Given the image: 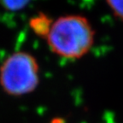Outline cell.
<instances>
[{"label": "cell", "instance_id": "1", "mask_svg": "<svg viewBox=\"0 0 123 123\" xmlns=\"http://www.w3.org/2000/svg\"><path fill=\"white\" fill-rule=\"evenodd\" d=\"M45 40L50 50L56 56L66 59H80L92 48L95 31L83 15H62L53 21Z\"/></svg>", "mask_w": 123, "mask_h": 123}, {"label": "cell", "instance_id": "2", "mask_svg": "<svg viewBox=\"0 0 123 123\" xmlns=\"http://www.w3.org/2000/svg\"><path fill=\"white\" fill-rule=\"evenodd\" d=\"M39 84V65L33 54L16 51L0 66V86L6 94L21 97L32 93Z\"/></svg>", "mask_w": 123, "mask_h": 123}, {"label": "cell", "instance_id": "3", "mask_svg": "<svg viewBox=\"0 0 123 123\" xmlns=\"http://www.w3.org/2000/svg\"><path fill=\"white\" fill-rule=\"evenodd\" d=\"M53 21L49 15L40 12L31 18L29 21V27L35 35L45 39L50 33Z\"/></svg>", "mask_w": 123, "mask_h": 123}, {"label": "cell", "instance_id": "4", "mask_svg": "<svg viewBox=\"0 0 123 123\" xmlns=\"http://www.w3.org/2000/svg\"><path fill=\"white\" fill-rule=\"evenodd\" d=\"M31 0H0V4L9 11H19L23 10Z\"/></svg>", "mask_w": 123, "mask_h": 123}, {"label": "cell", "instance_id": "5", "mask_svg": "<svg viewBox=\"0 0 123 123\" xmlns=\"http://www.w3.org/2000/svg\"><path fill=\"white\" fill-rule=\"evenodd\" d=\"M106 3L115 17L123 21V0H106Z\"/></svg>", "mask_w": 123, "mask_h": 123}, {"label": "cell", "instance_id": "6", "mask_svg": "<svg viewBox=\"0 0 123 123\" xmlns=\"http://www.w3.org/2000/svg\"><path fill=\"white\" fill-rule=\"evenodd\" d=\"M50 123H64V121L61 118H55V119L52 120Z\"/></svg>", "mask_w": 123, "mask_h": 123}]
</instances>
